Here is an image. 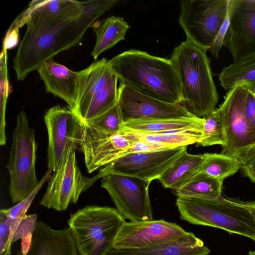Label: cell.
<instances>
[{
	"mask_svg": "<svg viewBox=\"0 0 255 255\" xmlns=\"http://www.w3.org/2000/svg\"><path fill=\"white\" fill-rule=\"evenodd\" d=\"M119 2L98 0H33L11 24L26 30L13 58L17 80L46 61L77 45L94 22Z\"/></svg>",
	"mask_w": 255,
	"mask_h": 255,
	"instance_id": "cell-1",
	"label": "cell"
},
{
	"mask_svg": "<svg viewBox=\"0 0 255 255\" xmlns=\"http://www.w3.org/2000/svg\"><path fill=\"white\" fill-rule=\"evenodd\" d=\"M109 62L120 81L161 101L183 104L178 73L171 58L130 49Z\"/></svg>",
	"mask_w": 255,
	"mask_h": 255,
	"instance_id": "cell-2",
	"label": "cell"
},
{
	"mask_svg": "<svg viewBox=\"0 0 255 255\" xmlns=\"http://www.w3.org/2000/svg\"><path fill=\"white\" fill-rule=\"evenodd\" d=\"M207 51L186 39L174 48L171 56L178 73L183 104L200 118L216 108L219 99Z\"/></svg>",
	"mask_w": 255,
	"mask_h": 255,
	"instance_id": "cell-3",
	"label": "cell"
},
{
	"mask_svg": "<svg viewBox=\"0 0 255 255\" xmlns=\"http://www.w3.org/2000/svg\"><path fill=\"white\" fill-rule=\"evenodd\" d=\"M176 204L180 219L190 224L221 229L255 240V224L249 210L224 198H179Z\"/></svg>",
	"mask_w": 255,
	"mask_h": 255,
	"instance_id": "cell-4",
	"label": "cell"
},
{
	"mask_svg": "<svg viewBox=\"0 0 255 255\" xmlns=\"http://www.w3.org/2000/svg\"><path fill=\"white\" fill-rule=\"evenodd\" d=\"M125 222L115 208L88 206L72 214L68 224L80 255H105Z\"/></svg>",
	"mask_w": 255,
	"mask_h": 255,
	"instance_id": "cell-5",
	"label": "cell"
},
{
	"mask_svg": "<svg viewBox=\"0 0 255 255\" xmlns=\"http://www.w3.org/2000/svg\"><path fill=\"white\" fill-rule=\"evenodd\" d=\"M79 74L77 98L73 111L85 123L118 104L119 78L105 58L92 63Z\"/></svg>",
	"mask_w": 255,
	"mask_h": 255,
	"instance_id": "cell-6",
	"label": "cell"
},
{
	"mask_svg": "<svg viewBox=\"0 0 255 255\" xmlns=\"http://www.w3.org/2000/svg\"><path fill=\"white\" fill-rule=\"evenodd\" d=\"M37 144L34 131L24 111L17 116L8 163L10 176L8 192L13 203L28 196L38 186L35 170Z\"/></svg>",
	"mask_w": 255,
	"mask_h": 255,
	"instance_id": "cell-7",
	"label": "cell"
},
{
	"mask_svg": "<svg viewBox=\"0 0 255 255\" xmlns=\"http://www.w3.org/2000/svg\"><path fill=\"white\" fill-rule=\"evenodd\" d=\"M247 90V85L233 87L227 91L219 106L224 116L226 139L222 153L235 158L242 166L255 156V129L244 109Z\"/></svg>",
	"mask_w": 255,
	"mask_h": 255,
	"instance_id": "cell-8",
	"label": "cell"
},
{
	"mask_svg": "<svg viewBox=\"0 0 255 255\" xmlns=\"http://www.w3.org/2000/svg\"><path fill=\"white\" fill-rule=\"evenodd\" d=\"M229 0H182L179 23L187 40L208 51L226 19Z\"/></svg>",
	"mask_w": 255,
	"mask_h": 255,
	"instance_id": "cell-9",
	"label": "cell"
},
{
	"mask_svg": "<svg viewBox=\"0 0 255 255\" xmlns=\"http://www.w3.org/2000/svg\"><path fill=\"white\" fill-rule=\"evenodd\" d=\"M76 147L75 144L68 147L59 166L53 171L41 205L64 211L71 203L76 204L81 193L98 179L96 176L90 178L82 174L76 160Z\"/></svg>",
	"mask_w": 255,
	"mask_h": 255,
	"instance_id": "cell-10",
	"label": "cell"
},
{
	"mask_svg": "<svg viewBox=\"0 0 255 255\" xmlns=\"http://www.w3.org/2000/svg\"><path fill=\"white\" fill-rule=\"evenodd\" d=\"M101 186L110 195L116 209L131 222L153 220L148 187L140 178L115 173L102 177Z\"/></svg>",
	"mask_w": 255,
	"mask_h": 255,
	"instance_id": "cell-11",
	"label": "cell"
},
{
	"mask_svg": "<svg viewBox=\"0 0 255 255\" xmlns=\"http://www.w3.org/2000/svg\"><path fill=\"white\" fill-rule=\"evenodd\" d=\"M187 146L124 155L104 167L97 175L115 173L140 178L149 183L158 179Z\"/></svg>",
	"mask_w": 255,
	"mask_h": 255,
	"instance_id": "cell-12",
	"label": "cell"
},
{
	"mask_svg": "<svg viewBox=\"0 0 255 255\" xmlns=\"http://www.w3.org/2000/svg\"><path fill=\"white\" fill-rule=\"evenodd\" d=\"M44 122L48 136L47 167L54 171L68 147L72 144L79 145L83 122L70 108L59 105L46 112Z\"/></svg>",
	"mask_w": 255,
	"mask_h": 255,
	"instance_id": "cell-13",
	"label": "cell"
},
{
	"mask_svg": "<svg viewBox=\"0 0 255 255\" xmlns=\"http://www.w3.org/2000/svg\"><path fill=\"white\" fill-rule=\"evenodd\" d=\"M118 104L124 122L135 120L193 118L183 104H172L144 95L120 81Z\"/></svg>",
	"mask_w": 255,
	"mask_h": 255,
	"instance_id": "cell-14",
	"label": "cell"
},
{
	"mask_svg": "<svg viewBox=\"0 0 255 255\" xmlns=\"http://www.w3.org/2000/svg\"><path fill=\"white\" fill-rule=\"evenodd\" d=\"M229 14L223 46L234 62L255 52V0H229Z\"/></svg>",
	"mask_w": 255,
	"mask_h": 255,
	"instance_id": "cell-15",
	"label": "cell"
},
{
	"mask_svg": "<svg viewBox=\"0 0 255 255\" xmlns=\"http://www.w3.org/2000/svg\"><path fill=\"white\" fill-rule=\"evenodd\" d=\"M133 143L126 131L121 130L108 134L83 123L79 146L84 154L87 171L91 173L120 157Z\"/></svg>",
	"mask_w": 255,
	"mask_h": 255,
	"instance_id": "cell-16",
	"label": "cell"
},
{
	"mask_svg": "<svg viewBox=\"0 0 255 255\" xmlns=\"http://www.w3.org/2000/svg\"><path fill=\"white\" fill-rule=\"evenodd\" d=\"M188 232L174 223L163 220L125 222L113 247L143 248L175 241Z\"/></svg>",
	"mask_w": 255,
	"mask_h": 255,
	"instance_id": "cell-17",
	"label": "cell"
},
{
	"mask_svg": "<svg viewBox=\"0 0 255 255\" xmlns=\"http://www.w3.org/2000/svg\"><path fill=\"white\" fill-rule=\"evenodd\" d=\"M45 89L63 100L72 110L75 107L79 84V72H74L50 59L37 70Z\"/></svg>",
	"mask_w": 255,
	"mask_h": 255,
	"instance_id": "cell-18",
	"label": "cell"
},
{
	"mask_svg": "<svg viewBox=\"0 0 255 255\" xmlns=\"http://www.w3.org/2000/svg\"><path fill=\"white\" fill-rule=\"evenodd\" d=\"M26 255H80L68 228L56 230L37 222Z\"/></svg>",
	"mask_w": 255,
	"mask_h": 255,
	"instance_id": "cell-19",
	"label": "cell"
},
{
	"mask_svg": "<svg viewBox=\"0 0 255 255\" xmlns=\"http://www.w3.org/2000/svg\"><path fill=\"white\" fill-rule=\"evenodd\" d=\"M210 250L194 234L188 232L170 242L143 248L112 247L105 255H208Z\"/></svg>",
	"mask_w": 255,
	"mask_h": 255,
	"instance_id": "cell-20",
	"label": "cell"
},
{
	"mask_svg": "<svg viewBox=\"0 0 255 255\" xmlns=\"http://www.w3.org/2000/svg\"><path fill=\"white\" fill-rule=\"evenodd\" d=\"M204 154H192L187 150L157 179L165 188L176 190L201 171Z\"/></svg>",
	"mask_w": 255,
	"mask_h": 255,
	"instance_id": "cell-21",
	"label": "cell"
},
{
	"mask_svg": "<svg viewBox=\"0 0 255 255\" xmlns=\"http://www.w3.org/2000/svg\"><path fill=\"white\" fill-rule=\"evenodd\" d=\"M203 123V119L193 118L135 120L124 122L121 130L139 133H160L194 127Z\"/></svg>",
	"mask_w": 255,
	"mask_h": 255,
	"instance_id": "cell-22",
	"label": "cell"
},
{
	"mask_svg": "<svg viewBox=\"0 0 255 255\" xmlns=\"http://www.w3.org/2000/svg\"><path fill=\"white\" fill-rule=\"evenodd\" d=\"M92 27L96 36V44L91 53L95 60L101 53L124 40L130 27L123 17L115 16L109 17L98 26L94 23Z\"/></svg>",
	"mask_w": 255,
	"mask_h": 255,
	"instance_id": "cell-23",
	"label": "cell"
},
{
	"mask_svg": "<svg viewBox=\"0 0 255 255\" xmlns=\"http://www.w3.org/2000/svg\"><path fill=\"white\" fill-rule=\"evenodd\" d=\"M218 79L221 86L227 91L240 85L255 87V52L224 67Z\"/></svg>",
	"mask_w": 255,
	"mask_h": 255,
	"instance_id": "cell-24",
	"label": "cell"
},
{
	"mask_svg": "<svg viewBox=\"0 0 255 255\" xmlns=\"http://www.w3.org/2000/svg\"><path fill=\"white\" fill-rule=\"evenodd\" d=\"M203 125V123L192 128L160 133H133L137 141L176 148L198 143L202 137Z\"/></svg>",
	"mask_w": 255,
	"mask_h": 255,
	"instance_id": "cell-25",
	"label": "cell"
},
{
	"mask_svg": "<svg viewBox=\"0 0 255 255\" xmlns=\"http://www.w3.org/2000/svg\"><path fill=\"white\" fill-rule=\"evenodd\" d=\"M223 181L200 171L179 188L175 190L179 198H210L222 196Z\"/></svg>",
	"mask_w": 255,
	"mask_h": 255,
	"instance_id": "cell-26",
	"label": "cell"
},
{
	"mask_svg": "<svg viewBox=\"0 0 255 255\" xmlns=\"http://www.w3.org/2000/svg\"><path fill=\"white\" fill-rule=\"evenodd\" d=\"M203 154L205 160L200 171L218 180L223 181L237 172L242 166L237 159L225 153Z\"/></svg>",
	"mask_w": 255,
	"mask_h": 255,
	"instance_id": "cell-27",
	"label": "cell"
},
{
	"mask_svg": "<svg viewBox=\"0 0 255 255\" xmlns=\"http://www.w3.org/2000/svg\"><path fill=\"white\" fill-rule=\"evenodd\" d=\"M203 125L202 135L198 145L208 146L226 144V133L223 112L219 107L210 114L202 118Z\"/></svg>",
	"mask_w": 255,
	"mask_h": 255,
	"instance_id": "cell-28",
	"label": "cell"
},
{
	"mask_svg": "<svg viewBox=\"0 0 255 255\" xmlns=\"http://www.w3.org/2000/svg\"><path fill=\"white\" fill-rule=\"evenodd\" d=\"M52 175V171L48 169L43 177L40 180L36 188L28 196L22 200L16 203L14 206L8 209H2L0 210L7 217L10 223V238L9 245L11 247V240L12 236L26 213L31 205L35 196L44 184L49 180Z\"/></svg>",
	"mask_w": 255,
	"mask_h": 255,
	"instance_id": "cell-29",
	"label": "cell"
},
{
	"mask_svg": "<svg viewBox=\"0 0 255 255\" xmlns=\"http://www.w3.org/2000/svg\"><path fill=\"white\" fill-rule=\"evenodd\" d=\"M123 123L124 120L118 103L103 114L83 123L100 132L113 134L121 130Z\"/></svg>",
	"mask_w": 255,
	"mask_h": 255,
	"instance_id": "cell-30",
	"label": "cell"
},
{
	"mask_svg": "<svg viewBox=\"0 0 255 255\" xmlns=\"http://www.w3.org/2000/svg\"><path fill=\"white\" fill-rule=\"evenodd\" d=\"M37 215H26L14 232L11 244L21 239V252L18 255H26L31 246L32 238L37 224Z\"/></svg>",
	"mask_w": 255,
	"mask_h": 255,
	"instance_id": "cell-31",
	"label": "cell"
},
{
	"mask_svg": "<svg viewBox=\"0 0 255 255\" xmlns=\"http://www.w3.org/2000/svg\"><path fill=\"white\" fill-rule=\"evenodd\" d=\"M10 223L6 215L0 211V255H10L11 247L9 245Z\"/></svg>",
	"mask_w": 255,
	"mask_h": 255,
	"instance_id": "cell-32",
	"label": "cell"
},
{
	"mask_svg": "<svg viewBox=\"0 0 255 255\" xmlns=\"http://www.w3.org/2000/svg\"><path fill=\"white\" fill-rule=\"evenodd\" d=\"M244 109L249 122L255 129V87L253 86L247 85Z\"/></svg>",
	"mask_w": 255,
	"mask_h": 255,
	"instance_id": "cell-33",
	"label": "cell"
},
{
	"mask_svg": "<svg viewBox=\"0 0 255 255\" xmlns=\"http://www.w3.org/2000/svg\"><path fill=\"white\" fill-rule=\"evenodd\" d=\"M229 14H228L225 20L223 25L219 30L215 40L208 51L210 52L212 55L217 58H219V52L223 46V43L225 36L228 29L229 25Z\"/></svg>",
	"mask_w": 255,
	"mask_h": 255,
	"instance_id": "cell-34",
	"label": "cell"
},
{
	"mask_svg": "<svg viewBox=\"0 0 255 255\" xmlns=\"http://www.w3.org/2000/svg\"><path fill=\"white\" fill-rule=\"evenodd\" d=\"M169 148H173L163 145L138 141L132 143L130 147L123 152L121 156L131 153L150 152Z\"/></svg>",
	"mask_w": 255,
	"mask_h": 255,
	"instance_id": "cell-35",
	"label": "cell"
},
{
	"mask_svg": "<svg viewBox=\"0 0 255 255\" xmlns=\"http://www.w3.org/2000/svg\"><path fill=\"white\" fill-rule=\"evenodd\" d=\"M18 28L10 26L3 40L5 49L14 48L18 42Z\"/></svg>",
	"mask_w": 255,
	"mask_h": 255,
	"instance_id": "cell-36",
	"label": "cell"
},
{
	"mask_svg": "<svg viewBox=\"0 0 255 255\" xmlns=\"http://www.w3.org/2000/svg\"><path fill=\"white\" fill-rule=\"evenodd\" d=\"M241 169L244 176L255 183V156L247 164L242 166Z\"/></svg>",
	"mask_w": 255,
	"mask_h": 255,
	"instance_id": "cell-37",
	"label": "cell"
},
{
	"mask_svg": "<svg viewBox=\"0 0 255 255\" xmlns=\"http://www.w3.org/2000/svg\"><path fill=\"white\" fill-rule=\"evenodd\" d=\"M235 202L239 205L247 209L252 215L255 224V201L244 202L239 200L233 199Z\"/></svg>",
	"mask_w": 255,
	"mask_h": 255,
	"instance_id": "cell-38",
	"label": "cell"
},
{
	"mask_svg": "<svg viewBox=\"0 0 255 255\" xmlns=\"http://www.w3.org/2000/svg\"><path fill=\"white\" fill-rule=\"evenodd\" d=\"M248 255H255V251L250 252Z\"/></svg>",
	"mask_w": 255,
	"mask_h": 255,
	"instance_id": "cell-39",
	"label": "cell"
}]
</instances>
